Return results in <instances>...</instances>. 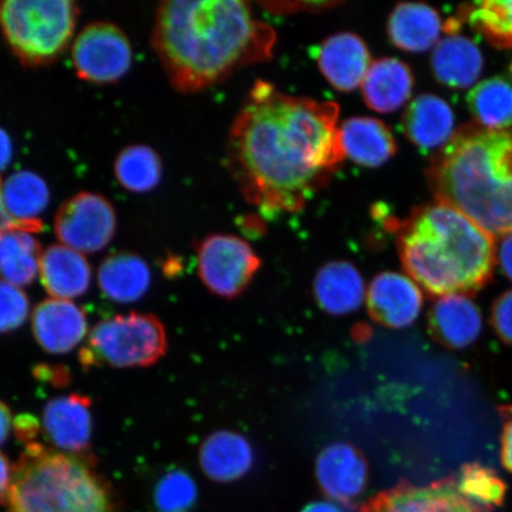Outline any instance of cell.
<instances>
[{
    "instance_id": "obj_1",
    "label": "cell",
    "mask_w": 512,
    "mask_h": 512,
    "mask_svg": "<svg viewBox=\"0 0 512 512\" xmlns=\"http://www.w3.org/2000/svg\"><path fill=\"white\" fill-rule=\"evenodd\" d=\"M334 101L291 96L256 81L230 128L228 168L266 216L303 210L345 160Z\"/></svg>"
},
{
    "instance_id": "obj_2",
    "label": "cell",
    "mask_w": 512,
    "mask_h": 512,
    "mask_svg": "<svg viewBox=\"0 0 512 512\" xmlns=\"http://www.w3.org/2000/svg\"><path fill=\"white\" fill-rule=\"evenodd\" d=\"M277 34L240 0L160 3L152 46L176 91H204L236 70L272 59Z\"/></svg>"
},
{
    "instance_id": "obj_3",
    "label": "cell",
    "mask_w": 512,
    "mask_h": 512,
    "mask_svg": "<svg viewBox=\"0 0 512 512\" xmlns=\"http://www.w3.org/2000/svg\"><path fill=\"white\" fill-rule=\"evenodd\" d=\"M428 187L496 239L512 233V127L460 128L433 159Z\"/></svg>"
},
{
    "instance_id": "obj_4",
    "label": "cell",
    "mask_w": 512,
    "mask_h": 512,
    "mask_svg": "<svg viewBox=\"0 0 512 512\" xmlns=\"http://www.w3.org/2000/svg\"><path fill=\"white\" fill-rule=\"evenodd\" d=\"M396 232L403 267L433 296L475 293L491 280L495 239L459 210L426 204L400 222Z\"/></svg>"
},
{
    "instance_id": "obj_5",
    "label": "cell",
    "mask_w": 512,
    "mask_h": 512,
    "mask_svg": "<svg viewBox=\"0 0 512 512\" xmlns=\"http://www.w3.org/2000/svg\"><path fill=\"white\" fill-rule=\"evenodd\" d=\"M95 459L73 456L38 441L25 445L12 472L10 512H113L110 484Z\"/></svg>"
},
{
    "instance_id": "obj_6",
    "label": "cell",
    "mask_w": 512,
    "mask_h": 512,
    "mask_svg": "<svg viewBox=\"0 0 512 512\" xmlns=\"http://www.w3.org/2000/svg\"><path fill=\"white\" fill-rule=\"evenodd\" d=\"M79 16L73 0L0 2V30L12 54L28 68L60 59L72 42Z\"/></svg>"
},
{
    "instance_id": "obj_7",
    "label": "cell",
    "mask_w": 512,
    "mask_h": 512,
    "mask_svg": "<svg viewBox=\"0 0 512 512\" xmlns=\"http://www.w3.org/2000/svg\"><path fill=\"white\" fill-rule=\"evenodd\" d=\"M168 351L165 326L151 313L131 312L101 320L94 326L79 360L83 369L155 366Z\"/></svg>"
},
{
    "instance_id": "obj_8",
    "label": "cell",
    "mask_w": 512,
    "mask_h": 512,
    "mask_svg": "<svg viewBox=\"0 0 512 512\" xmlns=\"http://www.w3.org/2000/svg\"><path fill=\"white\" fill-rule=\"evenodd\" d=\"M72 62L83 81L108 85L123 79L132 67L133 50L123 30L110 22H94L76 36Z\"/></svg>"
},
{
    "instance_id": "obj_9",
    "label": "cell",
    "mask_w": 512,
    "mask_h": 512,
    "mask_svg": "<svg viewBox=\"0 0 512 512\" xmlns=\"http://www.w3.org/2000/svg\"><path fill=\"white\" fill-rule=\"evenodd\" d=\"M197 266L202 283L211 293L234 298L251 283L260 259L247 241L234 235L215 234L198 246Z\"/></svg>"
},
{
    "instance_id": "obj_10",
    "label": "cell",
    "mask_w": 512,
    "mask_h": 512,
    "mask_svg": "<svg viewBox=\"0 0 512 512\" xmlns=\"http://www.w3.org/2000/svg\"><path fill=\"white\" fill-rule=\"evenodd\" d=\"M54 230L62 245L82 254L98 253L117 232V214L106 197L82 191L62 204Z\"/></svg>"
},
{
    "instance_id": "obj_11",
    "label": "cell",
    "mask_w": 512,
    "mask_h": 512,
    "mask_svg": "<svg viewBox=\"0 0 512 512\" xmlns=\"http://www.w3.org/2000/svg\"><path fill=\"white\" fill-rule=\"evenodd\" d=\"M44 438L55 450L94 459L92 401L86 395L69 394L47 402L42 412Z\"/></svg>"
},
{
    "instance_id": "obj_12",
    "label": "cell",
    "mask_w": 512,
    "mask_h": 512,
    "mask_svg": "<svg viewBox=\"0 0 512 512\" xmlns=\"http://www.w3.org/2000/svg\"><path fill=\"white\" fill-rule=\"evenodd\" d=\"M360 512H494L460 492L456 478L426 486L402 484L383 492L364 505Z\"/></svg>"
},
{
    "instance_id": "obj_13",
    "label": "cell",
    "mask_w": 512,
    "mask_h": 512,
    "mask_svg": "<svg viewBox=\"0 0 512 512\" xmlns=\"http://www.w3.org/2000/svg\"><path fill=\"white\" fill-rule=\"evenodd\" d=\"M366 300L371 317L390 329L408 328L418 319L424 305L420 286L398 272L376 275Z\"/></svg>"
},
{
    "instance_id": "obj_14",
    "label": "cell",
    "mask_w": 512,
    "mask_h": 512,
    "mask_svg": "<svg viewBox=\"0 0 512 512\" xmlns=\"http://www.w3.org/2000/svg\"><path fill=\"white\" fill-rule=\"evenodd\" d=\"M32 334L53 355L68 354L88 335L85 310L70 300L50 298L38 304L31 318Z\"/></svg>"
},
{
    "instance_id": "obj_15",
    "label": "cell",
    "mask_w": 512,
    "mask_h": 512,
    "mask_svg": "<svg viewBox=\"0 0 512 512\" xmlns=\"http://www.w3.org/2000/svg\"><path fill=\"white\" fill-rule=\"evenodd\" d=\"M316 477L320 488L332 501L349 503L367 488L368 463L355 446L334 443L319 453Z\"/></svg>"
},
{
    "instance_id": "obj_16",
    "label": "cell",
    "mask_w": 512,
    "mask_h": 512,
    "mask_svg": "<svg viewBox=\"0 0 512 512\" xmlns=\"http://www.w3.org/2000/svg\"><path fill=\"white\" fill-rule=\"evenodd\" d=\"M317 61L324 78L341 92L362 86L373 63L366 42L352 32L326 38L318 49Z\"/></svg>"
},
{
    "instance_id": "obj_17",
    "label": "cell",
    "mask_w": 512,
    "mask_h": 512,
    "mask_svg": "<svg viewBox=\"0 0 512 512\" xmlns=\"http://www.w3.org/2000/svg\"><path fill=\"white\" fill-rule=\"evenodd\" d=\"M430 328L439 343L460 350L477 341L483 320L478 306L467 294H446L432 307Z\"/></svg>"
},
{
    "instance_id": "obj_18",
    "label": "cell",
    "mask_w": 512,
    "mask_h": 512,
    "mask_svg": "<svg viewBox=\"0 0 512 512\" xmlns=\"http://www.w3.org/2000/svg\"><path fill=\"white\" fill-rule=\"evenodd\" d=\"M40 277L44 290L51 297L70 300L88 291L92 267L85 255L60 243L43 251Z\"/></svg>"
},
{
    "instance_id": "obj_19",
    "label": "cell",
    "mask_w": 512,
    "mask_h": 512,
    "mask_svg": "<svg viewBox=\"0 0 512 512\" xmlns=\"http://www.w3.org/2000/svg\"><path fill=\"white\" fill-rule=\"evenodd\" d=\"M313 293L320 309L334 316L357 311L367 298L361 273L348 261H331L320 268Z\"/></svg>"
},
{
    "instance_id": "obj_20",
    "label": "cell",
    "mask_w": 512,
    "mask_h": 512,
    "mask_svg": "<svg viewBox=\"0 0 512 512\" xmlns=\"http://www.w3.org/2000/svg\"><path fill=\"white\" fill-rule=\"evenodd\" d=\"M403 131L422 151L443 147L453 137L454 115L450 105L437 95L422 94L407 107Z\"/></svg>"
},
{
    "instance_id": "obj_21",
    "label": "cell",
    "mask_w": 512,
    "mask_h": 512,
    "mask_svg": "<svg viewBox=\"0 0 512 512\" xmlns=\"http://www.w3.org/2000/svg\"><path fill=\"white\" fill-rule=\"evenodd\" d=\"M254 464L251 443L232 431H216L203 441L200 465L206 476L217 483H230L246 476Z\"/></svg>"
},
{
    "instance_id": "obj_22",
    "label": "cell",
    "mask_w": 512,
    "mask_h": 512,
    "mask_svg": "<svg viewBox=\"0 0 512 512\" xmlns=\"http://www.w3.org/2000/svg\"><path fill=\"white\" fill-rule=\"evenodd\" d=\"M414 75L408 64L394 57H383L371 63L363 81V99L370 110L392 113L411 98Z\"/></svg>"
},
{
    "instance_id": "obj_23",
    "label": "cell",
    "mask_w": 512,
    "mask_h": 512,
    "mask_svg": "<svg viewBox=\"0 0 512 512\" xmlns=\"http://www.w3.org/2000/svg\"><path fill=\"white\" fill-rule=\"evenodd\" d=\"M339 139L345 158L366 168H379L398 150L389 128L381 120L354 117L339 127Z\"/></svg>"
},
{
    "instance_id": "obj_24",
    "label": "cell",
    "mask_w": 512,
    "mask_h": 512,
    "mask_svg": "<svg viewBox=\"0 0 512 512\" xmlns=\"http://www.w3.org/2000/svg\"><path fill=\"white\" fill-rule=\"evenodd\" d=\"M151 270L139 255L119 252L108 255L98 270L102 294L114 303L130 304L142 299L151 286Z\"/></svg>"
},
{
    "instance_id": "obj_25",
    "label": "cell",
    "mask_w": 512,
    "mask_h": 512,
    "mask_svg": "<svg viewBox=\"0 0 512 512\" xmlns=\"http://www.w3.org/2000/svg\"><path fill=\"white\" fill-rule=\"evenodd\" d=\"M443 22L438 11L424 3H400L388 19L390 42L401 50L422 53L438 42Z\"/></svg>"
},
{
    "instance_id": "obj_26",
    "label": "cell",
    "mask_w": 512,
    "mask_h": 512,
    "mask_svg": "<svg viewBox=\"0 0 512 512\" xmlns=\"http://www.w3.org/2000/svg\"><path fill=\"white\" fill-rule=\"evenodd\" d=\"M431 64L439 82L463 89L475 85L483 70V56L475 42L453 34L435 44Z\"/></svg>"
},
{
    "instance_id": "obj_27",
    "label": "cell",
    "mask_w": 512,
    "mask_h": 512,
    "mask_svg": "<svg viewBox=\"0 0 512 512\" xmlns=\"http://www.w3.org/2000/svg\"><path fill=\"white\" fill-rule=\"evenodd\" d=\"M42 254L34 234L19 229L0 233V280L18 287L31 285L40 273Z\"/></svg>"
},
{
    "instance_id": "obj_28",
    "label": "cell",
    "mask_w": 512,
    "mask_h": 512,
    "mask_svg": "<svg viewBox=\"0 0 512 512\" xmlns=\"http://www.w3.org/2000/svg\"><path fill=\"white\" fill-rule=\"evenodd\" d=\"M477 125L489 130L512 127V82L502 76L484 80L467 94Z\"/></svg>"
},
{
    "instance_id": "obj_29",
    "label": "cell",
    "mask_w": 512,
    "mask_h": 512,
    "mask_svg": "<svg viewBox=\"0 0 512 512\" xmlns=\"http://www.w3.org/2000/svg\"><path fill=\"white\" fill-rule=\"evenodd\" d=\"M3 202L12 219L21 222L38 221L48 207L50 192L43 178L23 170L12 174L3 184Z\"/></svg>"
},
{
    "instance_id": "obj_30",
    "label": "cell",
    "mask_w": 512,
    "mask_h": 512,
    "mask_svg": "<svg viewBox=\"0 0 512 512\" xmlns=\"http://www.w3.org/2000/svg\"><path fill=\"white\" fill-rule=\"evenodd\" d=\"M114 175L125 190L144 194L155 189L162 179V159L150 146H127L115 158Z\"/></svg>"
},
{
    "instance_id": "obj_31",
    "label": "cell",
    "mask_w": 512,
    "mask_h": 512,
    "mask_svg": "<svg viewBox=\"0 0 512 512\" xmlns=\"http://www.w3.org/2000/svg\"><path fill=\"white\" fill-rule=\"evenodd\" d=\"M460 17L492 46L512 49V0H486L465 5Z\"/></svg>"
},
{
    "instance_id": "obj_32",
    "label": "cell",
    "mask_w": 512,
    "mask_h": 512,
    "mask_svg": "<svg viewBox=\"0 0 512 512\" xmlns=\"http://www.w3.org/2000/svg\"><path fill=\"white\" fill-rule=\"evenodd\" d=\"M456 479L460 492L485 508L494 510L502 507L507 497V484L490 467L466 464Z\"/></svg>"
},
{
    "instance_id": "obj_33",
    "label": "cell",
    "mask_w": 512,
    "mask_h": 512,
    "mask_svg": "<svg viewBox=\"0 0 512 512\" xmlns=\"http://www.w3.org/2000/svg\"><path fill=\"white\" fill-rule=\"evenodd\" d=\"M198 489L187 471L166 472L153 490V504L157 512H188L196 504Z\"/></svg>"
},
{
    "instance_id": "obj_34",
    "label": "cell",
    "mask_w": 512,
    "mask_h": 512,
    "mask_svg": "<svg viewBox=\"0 0 512 512\" xmlns=\"http://www.w3.org/2000/svg\"><path fill=\"white\" fill-rule=\"evenodd\" d=\"M29 313V298L22 288L0 280V334L21 328Z\"/></svg>"
},
{
    "instance_id": "obj_35",
    "label": "cell",
    "mask_w": 512,
    "mask_h": 512,
    "mask_svg": "<svg viewBox=\"0 0 512 512\" xmlns=\"http://www.w3.org/2000/svg\"><path fill=\"white\" fill-rule=\"evenodd\" d=\"M491 324L497 336L512 345V290L503 293L492 306Z\"/></svg>"
},
{
    "instance_id": "obj_36",
    "label": "cell",
    "mask_w": 512,
    "mask_h": 512,
    "mask_svg": "<svg viewBox=\"0 0 512 512\" xmlns=\"http://www.w3.org/2000/svg\"><path fill=\"white\" fill-rule=\"evenodd\" d=\"M341 2H262V9L274 15L298 14V12H320L336 8Z\"/></svg>"
},
{
    "instance_id": "obj_37",
    "label": "cell",
    "mask_w": 512,
    "mask_h": 512,
    "mask_svg": "<svg viewBox=\"0 0 512 512\" xmlns=\"http://www.w3.org/2000/svg\"><path fill=\"white\" fill-rule=\"evenodd\" d=\"M15 435L19 441L25 445L35 443L37 435L40 434L41 422L36 416L31 414H22L14 420Z\"/></svg>"
},
{
    "instance_id": "obj_38",
    "label": "cell",
    "mask_w": 512,
    "mask_h": 512,
    "mask_svg": "<svg viewBox=\"0 0 512 512\" xmlns=\"http://www.w3.org/2000/svg\"><path fill=\"white\" fill-rule=\"evenodd\" d=\"M2 189L3 183L0 181V233L15 229L25 230V232L32 234L41 233L44 228L41 220L21 222L12 219L4 207Z\"/></svg>"
},
{
    "instance_id": "obj_39",
    "label": "cell",
    "mask_w": 512,
    "mask_h": 512,
    "mask_svg": "<svg viewBox=\"0 0 512 512\" xmlns=\"http://www.w3.org/2000/svg\"><path fill=\"white\" fill-rule=\"evenodd\" d=\"M503 419L502 432V463L512 473V406L499 408Z\"/></svg>"
},
{
    "instance_id": "obj_40",
    "label": "cell",
    "mask_w": 512,
    "mask_h": 512,
    "mask_svg": "<svg viewBox=\"0 0 512 512\" xmlns=\"http://www.w3.org/2000/svg\"><path fill=\"white\" fill-rule=\"evenodd\" d=\"M496 255L503 273L512 281V233L503 236L496 248Z\"/></svg>"
},
{
    "instance_id": "obj_41",
    "label": "cell",
    "mask_w": 512,
    "mask_h": 512,
    "mask_svg": "<svg viewBox=\"0 0 512 512\" xmlns=\"http://www.w3.org/2000/svg\"><path fill=\"white\" fill-rule=\"evenodd\" d=\"M35 374L38 379L46 380L55 386H66L70 379L67 369L61 367L38 366Z\"/></svg>"
},
{
    "instance_id": "obj_42",
    "label": "cell",
    "mask_w": 512,
    "mask_h": 512,
    "mask_svg": "<svg viewBox=\"0 0 512 512\" xmlns=\"http://www.w3.org/2000/svg\"><path fill=\"white\" fill-rule=\"evenodd\" d=\"M12 472L14 466L9 462L8 457L3 452H0V503L6 504L12 482Z\"/></svg>"
},
{
    "instance_id": "obj_43",
    "label": "cell",
    "mask_w": 512,
    "mask_h": 512,
    "mask_svg": "<svg viewBox=\"0 0 512 512\" xmlns=\"http://www.w3.org/2000/svg\"><path fill=\"white\" fill-rule=\"evenodd\" d=\"M12 427H14V419H12L10 408L0 400V446L8 440Z\"/></svg>"
},
{
    "instance_id": "obj_44",
    "label": "cell",
    "mask_w": 512,
    "mask_h": 512,
    "mask_svg": "<svg viewBox=\"0 0 512 512\" xmlns=\"http://www.w3.org/2000/svg\"><path fill=\"white\" fill-rule=\"evenodd\" d=\"M12 158V143L9 134L0 128V171L8 168Z\"/></svg>"
},
{
    "instance_id": "obj_45",
    "label": "cell",
    "mask_w": 512,
    "mask_h": 512,
    "mask_svg": "<svg viewBox=\"0 0 512 512\" xmlns=\"http://www.w3.org/2000/svg\"><path fill=\"white\" fill-rule=\"evenodd\" d=\"M302 512H343L334 502H313L304 508Z\"/></svg>"
}]
</instances>
